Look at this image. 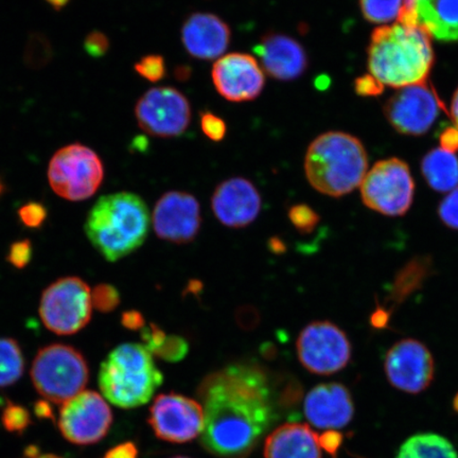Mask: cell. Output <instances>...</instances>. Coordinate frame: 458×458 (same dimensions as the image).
I'll return each instance as SVG.
<instances>
[{"instance_id":"cell-30","label":"cell","mask_w":458,"mask_h":458,"mask_svg":"<svg viewBox=\"0 0 458 458\" xmlns=\"http://www.w3.org/2000/svg\"><path fill=\"white\" fill-rule=\"evenodd\" d=\"M91 301L97 310L108 313L114 310L120 303V294L114 286L111 284H99L91 291Z\"/></svg>"},{"instance_id":"cell-32","label":"cell","mask_w":458,"mask_h":458,"mask_svg":"<svg viewBox=\"0 0 458 458\" xmlns=\"http://www.w3.org/2000/svg\"><path fill=\"white\" fill-rule=\"evenodd\" d=\"M200 129L210 140L219 142L225 139L227 125L221 117L211 112L200 114Z\"/></svg>"},{"instance_id":"cell-40","label":"cell","mask_w":458,"mask_h":458,"mask_svg":"<svg viewBox=\"0 0 458 458\" xmlns=\"http://www.w3.org/2000/svg\"><path fill=\"white\" fill-rule=\"evenodd\" d=\"M442 147L454 152L458 150V130H448L442 137Z\"/></svg>"},{"instance_id":"cell-4","label":"cell","mask_w":458,"mask_h":458,"mask_svg":"<svg viewBox=\"0 0 458 458\" xmlns=\"http://www.w3.org/2000/svg\"><path fill=\"white\" fill-rule=\"evenodd\" d=\"M369 157L363 143L344 131H327L308 148L305 171L309 182L326 196L340 198L362 184Z\"/></svg>"},{"instance_id":"cell-36","label":"cell","mask_w":458,"mask_h":458,"mask_svg":"<svg viewBox=\"0 0 458 458\" xmlns=\"http://www.w3.org/2000/svg\"><path fill=\"white\" fill-rule=\"evenodd\" d=\"M32 257V245L29 240H22L11 246L8 261L17 268H24Z\"/></svg>"},{"instance_id":"cell-13","label":"cell","mask_w":458,"mask_h":458,"mask_svg":"<svg viewBox=\"0 0 458 458\" xmlns=\"http://www.w3.org/2000/svg\"><path fill=\"white\" fill-rule=\"evenodd\" d=\"M112 423L113 413L106 398L96 392L83 391L62 404L57 425L68 442L88 445L105 438Z\"/></svg>"},{"instance_id":"cell-29","label":"cell","mask_w":458,"mask_h":458,"mask_svg":"<svg viewBox=\"0 0 458 458\" xmlns=\"http://www.w3.org/2000/svg\"><path fill=\"white\" fill-rule=\"evenodd\" d=\"M135 71L148 81L156 83L165 77L167 67H165V62L162 55H150L143 56L140 61L136 63Z\"/></svg>"},{"instance_id":"cell-20","label":"cell","mask_w":458,"mask_h":458,"mask_svg":"<svg viewBox=\"0 0 458 458\" xmlns=\"http://www.w3.org/2000/svg\"><path fill=\"white\" fill-rule=\"evenodd\" d=\"M265 71L279 81H292L307 71L308 57L299 41L283 33L270 32L255 46Z\"/></svg>"},{"instance_id":"cell-16","label":"cell","mask_w":458,"mask_h":458,"mask_svg":"<svg viewBox=\"0 0 458 458\" xmlns=\"http://www.w3.org/2000/svg\"><path fill=\"white\" fill-rule=\"evenodd\" d=\"M215 88L231 102L253 101L266 85L265 72L253 55L233 53L216 61L211 72Z\"/></svg>"},{"instance_id":"cell-12","label":"cell","mask_w":458,"mask_h":458,"mask_svg":"<svg viewBox=\"0 0 458 458\" xmlns=\"http://www.w3.org/2000/svg\"><path fill=\"white\" fill-rule=\"evenodd\" d=\"M148 422L157 437L164 442L191 443L202 435L203 406L197 400L182 394H159L151 406Z\"/></svg>"},{"instance_id":"cell-10","label":"cell","mask_w":458,"mask_h":458,"mask_svg":"<svg viewBox=\"0 0 458 458\" xmlns=\"http://www.w3.org/2000/svg\"><path fill=\"white\" fill-rule=\"evenodd\" d=\"M297 354L308 371L330 376L346 368L352 358V345L345 332L335 324L315 322L301 332Z\"/></svg>"},{"instance_id":"cell-8","label":"cell","mask_w":458,"mask_h":458,"mask_svg":"<svg viewBox=\"0 0 458 458\" xmlns=\"http://www.w3.org/2000/svg\"><path fill=\"white\" fill-rule=\"evenodd\" d=\"M415 184L403 160H380L366 174L360 197L368 208L386 216L406 214L413 203Z\"/></svg>"},{"instance_id":"cell-46","label":"cell","mask_w":458,"mask_h":458,"mask_svg":"<svg viewBox=\"0 0 458 458\" xmlns=\"http://www.w3.org/2000/svg\"><path fill=\"white\" fill-rule=\"evenodd\" d=\"M455 408L458 411V394H457V397L455 399Z\"/></svg>"},{"instance_id":"cell-33","label":"cell","mask_w":458,"mask_h":458,"mask_svg":"<svg viewBox=\"0 0 458 458\" xmlns=\"http://www.w3.org/2000/svg\"><path fill=\"white\" fill-rule=\"evenodd\" d=\"M289 217L294 226L302 233H310L317 226L319 217L307 205H295L290 209Z\"/></svg>"},{"instance_id":"cell-47","label":"cell","mask_w":458,"mask_h":458,"mask_svg":"<svg viewBox=\"0 0 458 458\" xmlns=\"http://www.w3.org/2000/svg\"><path fill=\"white\" fill-rule=\"evenodd\" d=\"M3 192V185H2V182H0V193Z\"/></svg>"},{"instance_id":"cell-2","label":"cell","mask_w":458,"mask_h":458,"mask_svg":"<svg viewBox=\"0 0 458 458\" xmlns=\"http://www.w3.org/2000/svg\"><path fill=\"white\" fill-rule=\"evenodd\" d=\"M434 63L431 36L421 26L396 21L377 28L369 48V78L359 80L360 94L403 89L427 81Z\"/></svg>"},{"instance_id":"cell-43","label":"cell","mask_w":458,"mask_h":458,"mask_svg":"<svg viewBox=\"0 0 458 458\" xmlns=\"http://www.w3.org/2000/svg\"><path fill=\"white\" fill-rule=\"evenodd\" d=\"M46 2H47L54 9L61 10L64 8L71 0H46Z\"/></svg>"},{"instance_id":"cell-19","label":"cell","mask_w":458,"mask_h":458,"mask_svg":"<svg viewBox=\"0 0 458 458\" xmlns=\"http://www.w3.org/2000/svg\"><path fill=\"white\" fill-rule=\"evenodd\" d=\"M303 411L313 427L334 431L351 423L354 404L347 387L340 383H325L307 394Z\"/></svg>"},{"instance_id":"cell-17","label":"cell","mask_w":458,"mask_h":458,"mask_svg":"<svg viewBox=\"0 0 458 458\" xmlns=\"http://www.w3.org/2000/svg\"><path fill=\"white\" fill-rule=\"evenodd\" d=\"M198 199L182 191L165 193L153 211V226L160 239L174 243H188L198 236L200 228Z\"/></svg>"},{"instance_id":"cell-14","label":"cell","mask_w":458,"mask_h":458,"mask_svg":"<svg viewBox=\"0 0 458 458\" xmlns=\"http://www.w3.org/2000/svg\"><path fill=\"white\" fill-rule=\"evenodd\" d=\"M385 111L388 122L400 133L420 136L432 128L445 107L432 86L423 82L399 89L387 101Z\"/></svg>"},{"instance_id":"cell-3","label":"cell","mask_w":458,"mask_h":458,"mask_svg":"<svg viewBox=\"0 0 458 458\" xmlns=\"http://www.w3.org/2000/svg\"><path fill=\"white\" fill-rule=\"evenodd\" d=\"M150 228L148 206L131 192L107 194L97 200L85 222L86 236L94 248L114 262L146 242Z\"/></svg>"},{"instance_id":"cell-24","label":"cell","mask_w":458,"mask_h":458,"mask_svg":"<svg viewBox=\"0 0 458 458\" xmlns=\"http://www.w3.org/2000/svg\"><path fill=\"white\" fill-rule=\"evenodd\" d=\"M421 171L434 191L448 192L458 187V157L443 147L427 154L422 160Z\"/></svg>"},{"instance_id":"cell-35","label":"cell","mask_w":458,"mask_h":458,"mask_svg":"<svg viewBox=\"0 0 458 458\" xmlns=\"http://www.w3.org/2000/svg\"><path fill=\"white\" fill-rule=\"evenodd\" d=\"M19 216L26 226L37 228L43 225L47 216V209L39 203H28L19 210Z\"/></svg>"},{"instance_id":"cell-18","label":"cell","mask_w":458,"mask_h":458,"mask_svg":"<svg viewBox=\"0 0 458 458\" xmlns=\"http://www.w3.org/2000/svg\"><path fill=\"white\" fill-rule=\"evenodd\" d=\"M211 208L222 225L232 228L245 227L260 214V193L253 182L242 177H233L216 187Z\"/></svg>"},{"instance_id":"cell-28","label":"cell","mask_w":458,"mask_h":458,"mask_svg":"<svg viewBox=\"0 0 458 458\" xmlns=\"http://www.w3.org/2000/svg\"><path fill=\"white\" fill-rule=\"evenodd\" d=\"M366 20L375 24L399 21L405 8V0H360Z\"/></svg>"},{"instance_id":"cell-11","label":"cell","mask_w":458,"mask_h":458,"mask_svg":"<svg viewBox=\"0 0 458 458\" xmlns=\"http://www.w3.org/2000/svg\"><path fill=\"white\" fill-rule=\"evenodd\" d=\"M135 114L145 133L172 139L185 133L191 122V106L180 90L163 86L140 97Z\"/></svg>"},{"instance_id":"cell-45","label":"cell","mask_w":458,"mask_h":458,"mask_svg":"<svg viewBox=\"0 0 458 458\" xmlns=\"http://www.w3.org/2000/svg\"><path fill=\"white\" fill-rule=\"evenodd\" d=\"M414 2H415V0H405V8H404L403 13H408V11H410L411 8L413 7Z\"/></svg>"},{"instance_id":"cell-27","label":"cell","mask_w":458,"mask_h":458,"mask_svg":"<svg viewBox=\"0 0 458 458\" xmlns=\"http://www.w3.org/2000/svg\"><path fill=\"white\" fill-rule=\"evenodd\" d=\"M25 360L19 344L0 337V387L14 385L24 374Z\"/></svg>"},{"instance_id":"cell-5","label":"cell","mask_w":458,"mask_h":458,"mask_svg":"<svg viewBox=\"0 0 458 458\" xmlns=\"http://www.w3.org/2000/svg\"><path fill=\"white\" fill-rule=\"evenodd\" d=\"M98 381L103 397L112 404L134 409L151 400L163 385L164 376L145 345L127 343L103 360Z\"/></svg>"},{"instance_id":"cell-44","label":"cell","mask_w":458,"mask_h":458,"mask_svg":"<svg viewBox=\"0 0 458 458\" xmlns=\"http://www.w3.org/2000/svg\"><path fill=\"white\" fill-rule=\"evenodd\" d=\"M29 458H63L61 456H56L54 454H38L36 452H33V454L29 456Z\"/></svg>"},{"instance_id":"cell-42","label":"cell","mask_w":458,"mask_h":458,"mask_svg":"<svg viewBox=\"0 0 458 458\" xmlns=\"http://www.w3.org/2000/svg\"><path fill=\"white\" fill-rule=\"evenodd\" d=\"M451 117L452 119H454V122L456 125V129L458 130V89L455 91L454 99H452Z\"/></svg>"},{"instance_id":"cell-38","label":"cell","mask_w":458,"mask_h":458,"mask_svg":"<svg viewBox=\"0 0 458 458\" xmlns=\"http://www.w3.org/2000/svg\"><path fill=\"white\" fill-rule=\"evenodd\" d=\"M103 458H139V450L133 443H124L114 446Z\"/></svg>"},{"instance_id":"cell-31","label":"cell","mask_w":458,"mask_h":458,"mask_svg":"<svg viewBox=\"0 0 458 458\" xmlns=\"http://www.w3.org/2000/svg\"><path fill=\"white\" fill-rule=\"evenodd\" d=\"M3 425L10 433H22L30 425V414L22 406L9 403L3 411Z\"/></svg>"},{"instance_id":"cell-15","label":"cell","mask_w":458,"mask_h":458,"mask_svg":"<svg viewBox=\"0 0 458 458\" xmlns=\"http://www.w3.org/2000/svg\"><path fill=\"white\" fill-rule=\"evenodd\" d=\"M389 383L409 394H418L431 386L434 379V359L420 341L406 339L389 349L385 360Z\"/></svg>"},{"instance_id":"cell-9","label":"cell","mask_w":458,"mask_h":458,"mask_svg":"<svg viewBox=\"0 0 458 458\" xmlns=\"http://www.w3.org/2000/svg\"><path fill=\"white\" fill-rule=\"evenodd\" d=\"M93 308L89 286L82 279L66 277L44 291L39 315L50 331L70 335L89 323Z\"/></svg>"},{"instance_id":"cell-6","label":"cell","mask_w":458,"mask_h":458,"mask_svg":"<svg viewBox=\"0 0 458 458\" xmlns=\"http://www.w3.org/2000/svg\"><path fill=\"white\" fill-rule=\"evenodd\" d=\"M34 387L49 403L64 404L84 391L89 369L83 354L72 346L54 344L41 349L33 360Z\"/></svg>"},{"instance_id":"cell-22","label":"cell","mask_w":458,"mask_h":458,"mask_svg":"<svg viewBox=\"0 0 458 458\" xmlns=\"http://www.w3.org/2000/svg\"><path fill=\"white\" fill-rule=\"evenodd\" d=\"M398 21L420 25L438 41H458V0H415Z\"/></svg>"},{"instance_id":"cell-37","label":"cell","mask_w":458,"mask_h":458,"mask_svg":"<svg viewBox=\"0 0 458 458\" xmlns=\"http://www.w3.org/2000/svg\"><path fill=\"white\" fill-rule=\"evenodd\" d=\"M85 51L93 57L106 55L110 49V41L105 33L93 31L85 38Z\"/></svg>"},{"instance_id":"cell-34","label":"cell","mask_w":458,"mask_h":458,"mask_svg":"<svg viewBox=\"0 0 458 458\" xmlns=\"http://www.w3.org/2000/svg\"><path fill=\"white\" fill-rule=\"evenodd\" d=\"M438 215L446 226L458 231V187L442 200Z\"/></svg>"},{"instance_id":"cell-7","label":"cell","mask_w":458,"mask_h":458,"mask_svg":"<svg viewBox=\"0 0 458 458\" xmlns=\"http://www.w3.org/2000/svg\"><path fill=\"white\" fill-rule=\"evenodd\" d=\"M103 177L105 167L98 154L80 143L60 148L49 163L51 188L57 196L72 202L94 196Z\"/></svg>"},{"instance_id":"cell-26","label":"cell","mask_w":458,"mask_h":458,"mask_svg":"<svg viewBox=\"0 0 458 458\" xmlns=\"http://www.w3.org/2000/svg\"><path fill=\"white\" fill-rule=\"evenodd\" d=\"M141 339L151 354L167 362H179L187 356L189 346L185 339L177 335H167L157 325L141 331Z\"/></svg>"},{"instance_id":"cell-23","label":"cell","mask_w":458,"mask_h":458,"mask_svg":"<svg viewBox=\"0 0 458 458\" xmlns=\"http://www.w3.org/2000/svg\"><path fill=\"white\" fill-rule=\"evenodd\" d=\"M265 458H323L319 435L305 423H284L266 438Z\"/></svg>"},{"instance_id":"cell-1","label":"cell","mask_w":458,"mask_h":458,"mask_svg":"<svg viewBox=\"0 0 458 458\" xmlns=\"http://www.w3.org/2000/svg\"><path fill=\"white\" fill-rule=\"evenodd\" d=\"M205 423L200 444L217 458H246L282 417L284 399L255 365H231L205 377L198 391Z\"/></svg>"},{"instance_id":"cell-41","label":"cell","mask_w":458,"mask_h":458,"mask_svg":"<svg viewBox=\"0 0 458 458\" xmlns=\"http://www.w3.org/2000/svg\"><path fill=\"white\" fill-rule=\"evenodd\" d=\"M36 413L39 417H47L50 418L53 416V411H51L50 405L46 401H39V403L36 405Z\"/></svg>"},{"instance_id":"cell-25","label":"cell","mask_w":458,"mask_h":458,"mask_svg":"<svg viewBox=\"0 0 458 458\" xmlns=\"http://www.w3.org/2000/svg\"><path fill=\"white\" fill-rule=\"evenodd\" d=\"M396 458H458L454 445L434 433L414 435L400 446Z\"/></svg>"},{"instance_id":"cell-21","label":"cell","mask_w":458,"mask_h":458,"mask_svg":"<svg viewBox=\"0 0 458 458\" xmlns=\"http://www.w3.org/2000/svg\"><path fill=\"white\" fill-rule=\"evenodd\" d=\"M181 38L187 53L199 60L221 57L231 44L232 32L225 21L213 13H193L182 24Z\"/></svg>"},{"instance_id":"cell-48","label":"cell","mask_w":458,"mask_h":458,"mask_svg":"<svg viewBox=\"0 0 458 458\" xmlns=\"http://www.w3.org/2000/svg\"><path fill=\"white\" fill-rule=\"evenodd\" d=\"M171 458H191V457H186V456H175V457H171Z\"/></svg>"},{"instance_id":"cell-39","label":"cell","mask_w":458,"mask_h":458,"mask_svg":"<svg viewBox=\"0 0 458 458\" xmlns=\"http://www.w3.org/2000/svg\"><path fill=\"white\" fill-rule=\"evenodd\" d=\"M122 322L124 327L130 330H140L145 326V318L136 311L123 313Z\"/></svg>"}]
</instances>
